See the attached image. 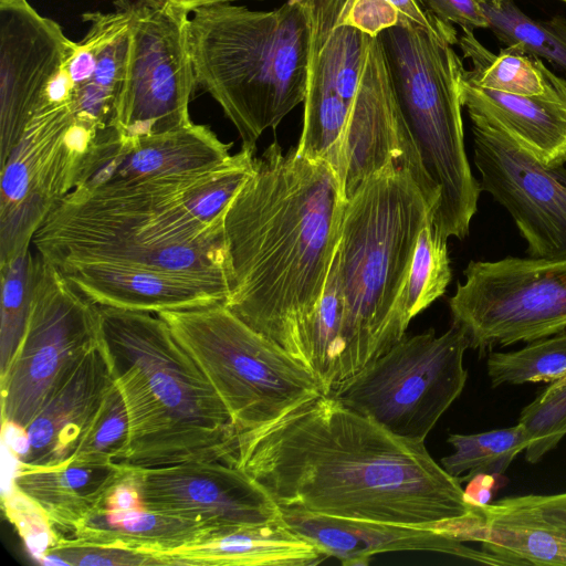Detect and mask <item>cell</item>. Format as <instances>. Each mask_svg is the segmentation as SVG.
<instances>
[{
	"mask_svg": "<svg viewBox=\"0 0 566 566\" xmlns=\"http://www.w3.org/2000/svg\"><path fill=\"white\" fill-rule=\"evenodd\" d=\"M8 520L14 525L29 553L40 563L61 536L45 511L14 484L2 497Z\"/></svg>",
	"mask_w": 566,
	"mask_h": 566,
	"instance_id": "obj_33",
	"label": "cell"
},
{
	"mask_svg": "<svg viewBox=\"0 0 566 566\" xmlns=\"http://www.w3.org/2000/svg\"><path fill=\"white\" fill-rule=\"evenodd\" d=\"M515 499L546 522L566 530V492L548 495H518Z\"/></svg>",
	"mask_w": 566,
	"mask_h": 566,
	"instance_id": "obj_38",
	"label": "cell"
},
{
	"mask_svg": "<svg viewBox=\"0 0 566 566\" xmlns=\"http://www.w3.org/2000/svg\"><path fill=\"white\" fill-rule=\"evenodd\" d=\"M187 40L197 87L255 146L306 92L308 19L301 0L271 11L220 3L192 12Z\"/></svg>",
	"mask_w": 566,
	"mask_h": 566,
	"instance_id": "obj_6",
	"label": "cell"
},
{
	"mask_svg": "<svg viewBox=\"0 0 566 566\" xmlns=\"http://www.w3.org/2000/svg\"><path fill=\"white\" fill-rule=\"evenodd\" d=\"M427 528L462 543H480L505 565L566 566V530L546 522L515 496L471 505L467 514Z\"/></svg>",
	"mask_w": 566,
	"mask_h": 566,
	"instance_id": "obj_18",
	"label": "cell"
},
{
	"mask_svg": "<svg viewBox=\"0 0 566 566\" xmlns=\"http://www.w3.org/2000/svg\"><path fill=\"white\" fill-rule=\"evenodd\" d=\"M101 339L98 305L39 255L27 325L0 376L2 422L25 429L59 380Z\"/></svg>",
	"mask_w": 566,
	"mask_h": 566,
	"instance_id": "obj_11",
	"label": "cell"
},
{
	"mask_svg": "<svg viewBox=\"0 0 566 566\" xmlns=\"http://www.w3.org/2000/svg\"><path fill=\"white\" fill-rule=\"evenodd\" d=\"M72 532L76 543L122 546L151 554L198 544L210 537L195 521L146 506L127 511L98 507Z\"/></svg>",
	"mask_w": 566,
	"mask_h": 566,
	"instance_id": "obj_24",
	"label": "cell"
},
{
	"mask_svg": "<svg viewBox=\"0 0 566 566\" xmlns=\"http://www.w3.org/2000/svg\"><path fill=\"white\" fill-rule=\"evenodd\" d=\"M378 36L413 149L439 192L433 224L447 239H463L482 190L464 148L465 69L453 49L459 38L437 35L410 22H399Z\"/></svg>",
	"mask_w": 566,
	"mask_h": 566,
	"instance_id": "obj_7",
	"label": "cell"
},
{
	"mask_svg": "<svg viewBox=\"0 0 566 566\" xmlns=\"http://www.w3.org/2000/svg\"><path fill=\"white\" fill-rule=\"evenodd\" d=\"M98 310L102 340L129 421L124 464L233 465L238 429L232 417L168 324L154 313Z\"/></svg>",
	"mask_w": 566,
	"mask_h": 566,
	"instance_id": "obj_4",
	"label": "cell"
},
{
	"mask_svg": "<svg viewBox=\"0 0 566 566\" xmlns=\"http://www.w3.org/2000/svg\"><path fill=\"white\" fill-rule=\"evenodd\" d=\"M559 381H565L566 380V374L560 378L558 379Z\"/></svg>",
	"mask_w": 566,
	"mask_h": 566,
	"instance_id": "obj_43",
	"label": "cell"
},
{
	"mask_svg": "<svg viewBox=\"0 0 566 566\" xmlns=\"http://www.w3.org/2000/svg\"><path fill=\"white\" fill-rule=\"evenodd\" d=\"M130 44L125 82L116 107L123 145L191 123L189 103L197 87L188 48L189 14L143 0H125Z\"/></svg>",
	"mask_w": 566,
	"mask_h": 566,
	"instance_id": "obj_12",
	"label": "cell"
},
{
	"mask_svg": "<svg viewBox=\"0 0 566 566\" xmlns=\"http://www.w3.org/2000/svg\"><path fill=\"white\" fill-rule=\"evenodd\" d=\"M489 29L505 46L547 60L566 73V19L535 20L513 0H479Z\"/></svg>",
	"mask_w": 566,
	"mask_h": 566,
	"instance_id": "obj_26",
	"label": "cell"
},
{
	"mask_svg": "<svg viewBox=\"0 0 566 566\" xmlns=\"http://www.w3.org/2000/svg\"><path fill=\"white\" fill-rule=\"evenodd\" d=\"M158 315L213 386L238 431L269 422L325 394L307 368L224 303Z\"/></svg>",
	"mask_w": 566,
	"mask_h": 566,
	"instance_id": "obj_8",
	"label": "cell"
},
{
	"mask_svg": "<svg viewBox=\"0 0 566 566\" xmlns=\"http://www.w3.org/2000/svg\"><path fill=\"white\" fill-rule=\"evenodd\" d=\"M399 20V12L389 0H348L339 18L343 24L369 36H378Z\"/></svg>",
	"mask_w": 566,
	"mask_h": 566,
	"instance_id": "obj_35",
	"label": "cell"
},
{
	"mask_svg": "<svg viewBox=\"0 0 566 566\" xmlns=\"http://www.w3.org/2000/svg\"><path fill=\"white\" fill-rule=\"evenodd\" d=\"M128 453V415L123 396L115 382L72 462L85 464L124 463Z\"/></svg>",
	"mask_w": 566,
	"mask_h": 566,
	"instance_id": "obj_31",
	"label": "cell"
},
{
	"mask_svg": "<svg viewBox=\"0 0 566 566\" xmlns=\"http://www.w3.org/2000/svg\"><path fill=\"white\" fill-rule=\"evenodd\" d=\"M461 98L470 118L496 126L544 165L566 164V90L522 96L479 87L463 76Z\"/></svg>",
	"mask_w": 566,
	"mask_h": 566,
	"instance_id": "obj_21",
	"label": "cell"
},
{
	"mask_svg": "<svg viewBox=\"0 0 566 566\" xmlns=\"http://www.w3.org/2000/svg\"><path fill=\"white\" fill-rule=\"evenodd\" d=\"M32 249L0 265L1 326L0 376L3 375L21 342L30 310L39 255Z\"/></svg>",
	"mask_w": 566,
	"mask_h": 566,
	"instance_id": "obj_30",
	"label": "cell"
},
{
	"mask_svg": "<svg viewBox=\"0 0 566 566\" xmlns=\"http://www.w3.org/2000/svg\"><path fill=\"white\" fill-rule=\"evenodd\" d=\"M156 8L167 7L186 13L195 12L198 9L220 3H230L237 0H143Z\"/></svg>",
	"mask_w": 566,
	"mask_h": 566,
	"instance_id": "obj_41",
	"label": "cell"
},
{
	"mask_svg": "<svg viewBox=\"0 0 566 566\" xmlns=\"http://www.w3.org/2000/svg\"><path fill=\"white\" fill-rule=\"evenodd\" d=\"M481 190L511 214L531 258H566V166H547L494 125L471 118Z\"/></svg>",
	"mask_w": 566,
	"mask_h": 566,
	"instance_id": "obj_13",
	"label": "cell"
},
{
	"mask_svg": "<svg viewBox=\"0 0 566 566\" xmlns=\"http://www.w3.org/2000/svg\"><path fill=\"white\" fill-rule=\"evenodd\" d=\"M114 386L101 339L59 380L25 428L28 449L17 459L19 465L51 468L72 462Z\"/></svg>",
	"mask_w": 566,
	"mask_h": 566,
	"instance_id": "obj_16",
	"label": "cell"
},
{
	"mask_svg": "<svg viewBox=\"0 0 566 566\" xmlns=\"http://www.w3.org/2000/svg\"><path fill=\"white\" fill-rule=\"evenodd\" d=\"M494 476L490 474H476L468 480L464 490V499L470 505H485L489 503L494 485Z\"/></svg>",
	"mask_w": 566,
	"mask_h": 566,
	"instance_id": "obj_40",
	"label": "cell"
},
{
	"mask_svg": "<svg viewBox=\"0 0 566 566\" xmlns=\"http://www.w3.org/2000/svg\"><path fill=\"white\" fill-rule=\"evenodd\" d=\"M486 371L492 387L560 379L566 374V329L517 350L490 352Z\"/></svg>",
	"mask_w": 566,
	"mask_h": 566,
	"instance_id": "obj_28",
	"label": "cell"
},
{
	"mask_svg": "<svg viewBox=\"0 0 566 566\" xmlns=\"http://www.w3.org/2000/svg\"><path fill=\"white\" fill-rule=\"evenodd\" d=\"M40 563L72 566L164 565L158 557L150 553L114 545L76 543L71 538L63 537Z\"/></svg>",
	"mask_w": 566,
	"mask_h": 566,
	"instance_id": "obj_34",
	"label": "cell"
},
{
	"mask_svg": "<svg viewBox=\"0 0 566 566\" xmlns=\"http://www.w3.org/2000/svg\"><path fill=\"white\" fill-rule=\"evenodd\" d=\"M281 515L290 530L344 566H366L376 554L405 551L433 552L482 564L505 565L489 552L474 549L424 527L334 517L295 509H281Z\"/></svg>",
	"mask_w": 566,
	"mask_h": 566,
	"instance_id": "obj_17",
	"label": "cell"
},
{
	"mask_svg": "<svg viewBox=\"0 0 566 566\" xmlns=\"http://www.w3.org/2000/svg\"><path fill=\"white\" fill-rule=\"evenodd\" d=\"M399 12V22H410L437 35L458 36L452 23L432 14L422 0H389Z\"/></svg>",
	"mask_w": 566,
	"mask_h": 566,
	"instance_id": "obj_37",
	"label": "cell"
},
{
	"mask_svg": "<svg viewBox=\"0 0 566 566\" xmlns=\"http://www.w3.org/2000/svg\"><path fill=\"white\" fill-rule=\"evenodd\" d=\"M437 201L413 172L391 164L347 200L335 253L349 377L405 336V289L420 230Z\"/></svg>",
	"mask_w": 566,
	"mask_h": 566,
	"instance_id": "obj_5",
	"label": "cell"
},
{
	"mask_svg": "<svg viewBox=\"0 0 566 566\" xmlns=\"http://www.w3.org/2000/svg\"><path fill=\"white\" fill-rule=\"evenodd\" d=\"M233 467L281 509L424 528L471 509L424 441L399 437L327 394L238 431Z\"/></svg>",
	"mask_w": 566,
	"mask_h": 566,
	"instance_id": "obj_1",
	"label": "cell"
},
{
	"mask_svg": "<svg viewBox=\"0 0 566 566\" xmlns=\"http://www.w3.org/2000/svg\"><path fill=\"white\" fill-rule=\"evenodd\" d=\"M230 148L231 144L222 142L207 125L191 122L145 136L134 146L122 148L82 186L191 178L226 161L231 156Z\"/></svg>",
	"mask_w": 566,
	"mask_h": 566,
	"instance_id": "obj_19",
	"label": "cell"
},
{
	"mask_svg": "<svg viewBox=\"0 0 566 566\" xmlns=\"http://www.w3.org/2000/svg\"><path fill=\"white\" fill-rule=\"evenodd\" d=\"M468 348L454 323L439 336L433 329L403 336L327 395L399 437L424 441L463 391Z\"/></svg>",
	"mask_w": 566,
	"mask_h": 566,
	"instance_id": "obj_9",
	"label": "cell"
},
{
	"mask_svg": "<svg viewBox=\"0 0 566 566\" xmlns=\"http://www.w3.org/2000/svg\"><path fill=\"white\" fill-rule=\"evenodd\" d=\"M518 423L528 437L525 460L538 462L566 436V380H555L520 413Z\"/></svg>",
	"mask_w": 566,
	"mask_h": 566,
	"instance_id": "obj_32",
	"label": "cell"
},
{
	"mask_svg": "<svg viewBox=\"0 0 566 566\" xmlns=\"http://www.w3.org/2000/svg\"><path fill=\"white\" fill-rule=\"evenodd\" d=\"M346 203L327 163L273 142L224 212L231 275L224 304L304 367Z\"/></svg>",
	"mask_w": 566,
	"mask_h": 566,
	"instance_id": "obj_2",
	"label": "cell"
},
{
	"mask_svg": "<svg viewBox=\"0 0 566 566\" xmlns=\"http://www.w3.org/2000/svg\"><path fill=\"white\" fill-rule=\"evenodd\" d=\"M449 300L452 323L480 354L566 329V258L471 261Z\"/></svg>",
	"mask_w": 566,
	"mask_h": 566,
	"instance_id": "obj_10",
	"label": "cell"
},
{
	"mask_svg": "<svg viewBox=\"0 0 566 566\" xmlns=\"http://www.w3.org/2000/svg\"><path fill=\"white\" fill-rule=\"evenodd\" d=\"M198 176L80 186L48 214L32 247L59 270L87 263L156 270L198 282L227 302L231 275L223 218L199 220L185 198Z\"/></svg>",
	"mask_w": 566,
	"mask_h": 566,
	"instance_id": "obj_3",
	"label": "cell"
},
{
	"mask_svg": "<svg viewBox=\"0 0 566 566\" xmlns=\"http://www.w3.org/2000/svg\"><path fill=\"white\" fill-rule=\"evenodd\" d=\"M562 1L566 3V0H562Z\"/></svg>",
	"mask_w": 566,
	"mask_h": 566,
	"instance_id": "obj_44",
	"label": "cell"
},
{
	"mask_svg": "<svg viewBox=\"0 0 566 566\" xmlns=\"http://www.w3.org/2000/svg\"><path fill=\"white\" fill-rule=\"evenodd\" d=\"M154 555L164 565L197 566H307L327 558L282 520L240 527L198 544Z\"/></svg>",
	"mask_w": 566,
	"mask_h": 566,
	"instance_id": "obj_22",
	"label": "cell"
},
{
	"mask_svg": "<svg viewBox=\"0 0 566 566\" xmlns=\"http://www.w3.org/2000/svg\"><path fill=\"white\" fill-rule=\"evenodd\" d=\"M447 240L432 218L419 232L405 289L403 313L408 324L442 296L451 281Z\"/></svg>",
	"mask_w": 566,
	"mask_h": 566,
	"instance_id": "obj_29",
	"label": "cell"
},
{
	"mask_svg": "<svg viewBox=\"0 0 566 566\" xmlns=\"http://www.w3.org/2000/svg\"><path fill=\"white\" fill-rule=\"evenodd\" d=\"M437 18L455 23L462 31L489 29V21L479 0H422Z\"/></svg>",
	"mask_w": 566,
	"mask_h": 566,
	"instance_id": "obj_36",
	"label": "cell"
},
{
	"mask_svg": "<svg viewBox=\"0 0 566 566\" xmlns=\"http://www.w3.org/2000/svg\"><path fill=\"white\" fill-rule=\"evenodd\" d=\"M453 452L441 459L442 468L461 483L483 473L503 474L514 459L528 446L521 423L480 433H451L448 437Z\"/></svg>",
	"mask_w": 566,
	"mask_h": 566,
	"instance_id": "obj_27",
	"label": "cell"
},
{
	"mask_svg": "<svg viewBox=\"0 0 566 566\" xmlns=\"http://www.w3.org/2000/svg\"><path fill=\"white\" fill-rule=\"evenodd\" d=\"M59 271L72 286L98 306L158 314L226 303L221 294L198 282L156 270L87 263Z\"/></svg>",
	"mask_w": 566,
	"mask_h": 566,
	"instance_id": "obj_20",
	"label": "cell"
},
{
	"mask_svg": "<svg viewBox=\"0 0 566 566\" xmlns=\"http://www.w3.org/2000/svg\"><path fill=\"white\" fill-rule=\"evenodd\" d=\"M458 44L473 65L465 70L464 78L479 87L522 96L566 90L565 78L551 72L539 57L517 48L505 46L492 53L472 31H463Z\"/></svg>",
	"mask_w": 566,
	"mask_h": 566,
	"instance_id": "obj_25",
	"label": "cell"
},
{
	"mask_svg": "<svg viewBox=\"0 0 566 566\" xmlns=\"http://www.w3.org/2000/svg\"><path fill=\"white\" fill-rule=\"evenodd\" d=\"M28 0H0V6H8V4H15V3H22Z\"/></svg>",
	"mask_w": 566,
	"mask_h": 566,
	"instance_id": "obj_42",
	"label": "cell"
},
{
	"mask_svg": "<svg viewBox=\"0 0 566 566\" xmlns=\"http://www.w3.org/2000/svg\"><path fill=\"white\" fill-rule=\"evenodd\" d=\"M99 507L108 511L145 507L133 467L129 474L112 488Z\"/></svg>",
	"mask_w": 566,
	"mask_h": 566,
	"instance_id": "obj_39",
	"label": "cell"
},
{
	"mask_svg": "<svg viewBox=\"0 0 566 566\" xmlns=\"http://www.w3.org/2000/svg\"><path fill=\"white\" fill-rule=\"evenodd\" d=\"M134 472L147 509L195 521L210 537L282 520L269 493L233 465L192 461Z\"/></svg>",
	"mask_w": 566,
	"mask_h": 566,
	"instance_id": "obj_14",
	"label": "cell"
},
{
	"mask_svg": "<svg viewBox=\"0 0 566 566\" xmlns=\"http://www.w3.org/2000/svg\"><path fill=\"white\" fill-rule=\"evenodd\" d=\"M130 471L132 467L124 463L19 465L12 484L34 500L54 525L73 530L102 505L112 488Z\"/></svg>",
	"mask_w": 566,
	"mask_h": 566,
	"instance_id": "obj_23",
	"label": "cell"
},
{
	"mask_svg": "<svg viewBox=\"0 0 566 566\" xmlns=\"http://www.w3.org/2000/svg\"><path fill=\"white\" fill-rule=\"evenodd\" d=\"M72 42L59 23L28 1L0 6V163Z\"/></svg>",
	"mask_w": 566,
	"mask_h": 566,
	"instance_id": "obj_15",
	"label": "cell"
}]
</instances>
